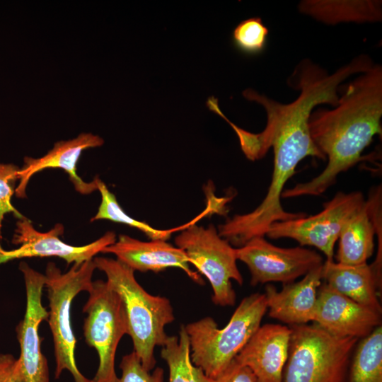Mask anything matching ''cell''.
Here are the masks:
<instances>
[{
    "mask_svg": "<svg viewBox=\"0 0 382 382\" xmlns=\"http://www.w3.org/2000/svg\"><path fill=\"white\" fill-rule=\"evenodd\" d=\"M83 308L86 313L83 334L88 346L94 348L99 364L91 382H117L115 359L119 342L128 333L126 313L120 295L107 281L92 282Z\"/></svg>",
    "mask_w": 382,
    "mask_h": 382,
    "instance_id": "8",
    "label": "cell"
},
{
    "mask_svg": "<svg viewBox=\"0 0 382 382\" xmlns=\"http://www.w3.org/2000/svg\"><path fill=\"white\" fill-rule=\"evenodd\" d=\"M289 85L300 92L289 103H281L250 88L243 91L245 99L261 105L266 112V126L260 133H251L233 124L222 112L219 104L214 103L210 107V111L224 118L234 130L241 149L248 160L260 159L270 149L273 150V172L265 198L254 210L241 214L238 218L242 230L252 237L265 236L274 222L303 216L301 212L284 209L281 198L284 185L303 158L311 156L326 160L312 140L308 122L317 105H336L337 83L325 72L308 67L296 71Z\"/></svg>",
    "mask_w": 382,
    "mask_h": 382,
    "instance_id": "1",
    "label": "cell"
},
{
    "mask_svg": "<svg viewBox=\"0 0 382 382\" xmlns=\"http://www.w3.org/2000/svg\"><path fill=\"white\" fill-rule=\"evenodd\" d=\"M0 382H25L18 358L0 354Z\"/></svg>",
    "mask_w": 382,
    "mask_h": 382,
    "instance_id": "27",
    "label": "cell"
},
{
    "mask_svg": "<svg viewBox=\"0 0 382 382\" xmlns=\"http://www.w3.org/2000/svg\"><path fill=\"white\" fill-rule=\"evenodd\" d=\"M175 243L185 252L190 265L209 282L214 303L233 306L236 293L231 280L241 285L243 279L237 266L236 248L219 234L216 227L191 224L175 237Z\"/></svg>",
    "mask_w": 382,
    "mask_h": 382,
    "instance_id": "7",
    "label": "cell"
},
{
    "mask_svg": "<svg viewBox=\"0 0 382 382\" xmlns=\"http://www.w3.org/2000/svg\"><path fill=\"white\" fill-rule=\"evenodd\" d=\"M19 269L25 285L26 309L23 319L16 327L21 349L18 359L25 382H50L48 363L41 351L39 335L40 324L48 319V311L42 303L45 274L25 262L20 263Z\"/></svg>",
    "mask_w": 382,
    "mask_h": 382,
    "instance_id": "12",
    "label": "cell"
},
{
    "mask_svg": "<svg viewBox=\"0 0 382 382\" xmlns=\"http://www.w3.org/2000/svg\"><path fill=\"white\" fill-rule=\"evenodd\" d=\"M366 203L361 192H338L316 214L272 224L265 236L272 239L289 238L301 246H313L331 260L334 247L347 220Z\"/></svg>",
    "mask_w": 382,
    "mask_h": 382,
    "instance_id": "9",
    "label": "cell"
},
{
    "mask_svg": "<svg viewBox=\"0 0 382 382\" xmlns=\"http://www.w3.org/2000/svg\"><path fill=\"white\" fill-rule=\"evenodd\" d=\"M161 356L168 366L169 382H212V378L192 363L184 325L180 327L178 336H168L161 347Z\"/></svg>",
    "mask_w": 382,
    "mask_h": 382,
    "instance_id": "22",
    "label": "cell"
},
{
    "mask_svg": "<svg viewBox=\"0 0 382 382\" xmlns=\"http://www.w3.org/2000/svg\"><path fill=\"white\" fill-rule=\"evenodd\" d=\"M298 8L301 13L328 25L382 20V1L379 0H303Z\"/></svg>",
    "mask_w": 382,
    "mask_h": 382,
    "instance_id": "20",
    "label": "cell"
},
{
    "mask_svg": "<svg viewBox=\"0 0 382 382\" xmlns=\"http://www.w3.org/2000/svg\"><path fill=\"white\" fill-rule=\"evenodd\" d=\"M345 382H382V326L362 338L352 353Z\"/></svg>",
    "mask_w": 382,
    "mask_h": 382,
    "instance_id": "21",
    "label": "cell"
},
{
    "mask_svg": "<svg viewBox=\"0 0 382 382\" xmlns=\"http://www.w3.org/2000/svg\"><path fill=\"white\" fill-rule=\"evenodd\" d=\"M322 277L323 282L337 292L381 313V276L372 265H349L326 260Z\"/></svg>",
    "mask_w": 382,
    "mask_h": 382,
    "instance_id": "18",
    "label": "cell"
},
{
    "mask_svg": "<svg viewBox=\"0 0 382 382\" xmlns=\"http://www.w3.org/2000/svg\"><path fill=\"white\" fill-rule=\"evenodd\" d=\"M382 66L374 64L346 85L333 109L318 108L309 122L311 137L328 163L310 181L284 190L282 198L319 196L339 174L361 159L376 135L382 134Z\"/></svg>",
    "mask_w": 382,
    "mask_h": 382,
    "instance_id": "2",
    "label": "cell"
},
{
    "mask_svg": "<svg viewBox=\"0 0 382 382\" xmlns=\"http://www.w3.org/2000/svg\"><path fill=\"white\" fill-rule=\"evenodd\" d=\"M212 382H256L252 371L238 363L235 359Z\"/></svg>",
    "mask_w": 382,
    "mask_h": 382,
    "instance_id": "28",
    "label": "cell"
},
{
    "mask_svg": "<svg viewBox=\"0 0 382 382\" xmlns=\"http://www.w3.org/2000/svg\"><path fill=\"white\" fill-rule=\"evenodd\" d=\"M377 229L370 202L366 201L342 228L338 238L337 262L349 265L367 263L374 250V236Z\"/></svg>",
    "mask_w": 382,
    "mask_h": 382,
    "instance_id": "19",
    "label": "cell"
},
{
    "mask_svg": "<svg viewBox=\"0 0 382 382\" xmlns=\"http://www.w3.org/2000/svg\"><path fill=\"white\" fill-rule=\"evenodd\" d=\"M313 322L332 336L359 340L381 325V313L323 282L318 289Z\"/></svg>",
    "mask_w": 382,
    "mask_h": 382,
    "instance_id": "13",
    "label": "cell"
},
{
    "mask_svg": "<svg viewBox=\"0 0 382 382\" xmlns=\"http://www.w3.org/2000/svg\"><path fill=\"white\" fill-rule=\"evenodd\" d=\"M98 190L101 195V202L96 214L91 221L96 220H110L135 228L145 233L151 240L167 241L171 234L178 231H183L199 220L197 217L189 223L171 229H158L149 224L137 220L129 216L119 204L115 195L111 192L106 185L98 178H96Z\"/></svg>",
    "mask_w": 382,
    "mask_h": 382,
    "instance_id": "23",
    "label": "cell"
},
{
    "mask_svg": "<svg viewBox=\"0 0 382 382\" xmlns=\"http://www.w3.org/2000/svg\"><path fill=\"white\" fill-rule=\"evenodd\" d=\"M20 168L12 163H0V239H1L2 221L5 214L13 213L18 219L23 216L12 204L11 199L15 193L16 182Z\"/></svg>",
    "mask_w": 382,
    "mask_h": 382,
    "instance_id": "26",
    "label": "cell"
},
{
    "mask_svg": "<svg viewBox=\"0 0 382 382\" xmlns=\"http://www.w3.org/2000/svg\"><path fill=\"white\" fill-rule=\"evenodd\" d=\"M96 265L93 260L73 264L62 273L54 262L47 265L45 286L49 301L47 322L52 332L56 361L55 378L64 370L69 371L74 382H91L79 370L75 359L76 337L71 327V308L74 299L92 285Z\"/></svg>",
    "mask_w": 382,
    "mask_h": 382,
    "instance_id": "6",
    "label": "cell"
},
{
    "mask_svg": "<svg viewBox=\"0 0 382 382\" xmlns=\"http://www.w3.org/2000/svg\"><path fill=\"white\" fill-rule=\"evenodd\" d=\"M237 259L248 267L250 284L294 282L324 263L316 251L302 246L281 248L268 242L265 236L253 238L236 248Z\"/></svg>",
    "mask_w": 382,
    "mask_h": 382,
    "instance_id": "10",
    "label": "cell"
},
{
    "mask_svg": "<svg viewBox=\"0 0 382 382\" xmlns=\"http://www.w3.org/2000/svg\"><path fill=\"white\" fill-rule=\"evenodd\" d=\"M323 265L310 271L300 281L284 284L280 291L267 284L264 295L269 316L291 326L313 321L317 292L323 281Z\"/></svg>",
    "mask_w": 382,
    "mask_h": 382,
    "instance_id": "17",
    "label": "cell"
},
{
    "mask_svg": "<svg viewBox=\"0 0 382 382\" xmlns=\"http://www.w3.org/2000/svg\"><path fill=\"white\" fill-rule=\"evenodd\" d=\"M120 369L121 376L117 382H164L163 369L156 367L152 372L147 371L134 351L122 358Z\"/></svg>",
    "mask_w": 382,
    "mask_h": 382,
    "instance_id": "25",
    "label": "cell"
},
{
    "mask_svg": "<svg viewBox=\"0 0 382 382\" xmlns=\"http://www.w3.org/2000/svg\"><path fill=\"white\" fill-rule=\"evenodd\" d=\"M102 253L115 255L117 260L134 271L159 272L169 267H177L195 283L204 284L201 275L190 268L185 252L166 241H142L122 234Z\"/></svg>",
    "mask_w": 382,
    "mask_h": 382,
    "instance_id": "14",
    "label": "cell"
},
{
    "mask_svg": "<svg viewBox=\"0 0 382 382\" xmlns=\"http://www.w3.org/2000/svg\"><path fill=\"white\" fill-rule=\"evenodd\" d=\"M267 311L264 294L254 293L242 299L221 329L209 316L185 325L192 363L209 378H216L257 330Z\"/></svg>",
    "mask_w": 382,
    "mask_h": 382,
    "instance_id": "4",
    "label": "cell"
},
{
    "mask_svg": "<svg viewBox=\"0 0 382 382\" xmlns=\"http://www.w3.org/2000/svg\"><path fill=\"white\" fill-rule=\"evenodd\" d=\"M64 233V226L57 224L47 232L37 231L31 221L25 217L18 219L12 243L19 247L6 250L0 245V265L12 260L33 257H58L67 265H80L93 260L94 256L114 243L117 238L113 231H108L93 242L75 246L62 241L59 236Z\"/></svg>",
    "mask_w": 382,
    "mask_h": 382,
    "instance_id": "11",
    "label": "cell"
},
{
    "mask_svg": "<svg viewBox=\"0 0 382 382\" xmlns=\"http://www.w3.org/2000/svg\"><path fill=\"white\" fill-rule=\"evenodd\" d=\"M291 333L286 325H260L235 359L252 371L256 382H283Z\"/></svg>",
    "mask_w": 382,
    "mask_h": 382,
    "instance_id": "16",
    "label": "cell"
},
{
    "mask_svg": "<svg viewBox=\"0 0 382 382\" xmlns=\"http://www.w3.org/2000/svg\"><path fill=\"white\" fill-rule=\"evenodd\" d=\"M104 140L92 133H81L76 138L56 142L52 149L40 158L25 156L22 168L18 172L19 184L16 187L17 197H26V188L30 179L35 173L47 168H61L69 177L75 190L82 195H88L98 190L96 178L90 182L83 181L77 174V163L83 151L101 146Z\"/></svg>",
    "mask_w": 382,
    "mask_h": 382,
    "instance_id": "15",
    "label": "cell"
},
{
    "mask_svg": "<svg viewBox=\"0 0 382 382\" xmlns=\"http://www.w3.org/2000/svg\"><path fill=\"white\" fill-rule=\"evenodd\" d=\"M96 269L103 272L107 282L120 295L124 304L128 333L134 350L143 367L151 371L156 365L154 349L163 347L168 335L166 325L175 320L170 300L148 293L138 283L134 271L117 259L93 258Z\"/></svg>",
    "mask_w": 382,
    "mask_h": 382,
    "instance_id": "3",
    "label": "cell"
},
{
    "mask_svg": "<svg viewBox=\"0 0 382 382\" xmlns=\"http://www.w3.org/2000/svg\"><path fill=\"white\" fill-rule=\"evenodd\" d=\"M290 328L283 382H345L358 339L332 336L315 323Z\"/></svg>",
    "mask_w": 382,
    "mask_h": 382,
    "instance_id": "5",
    "label": "cell"
},
{
    "mask_svg": "<svg viewBox=\"0 0 382 382\" xmlns=\"http://www.w3.org/2000/svg\"><path fill=\"white\" fill-rule=\"evenodd\" d=\"M268 28L261 18L251 17L241 21L231 33L232 45L240 53L250 57L262 54L266 48Z\"/></svg>",
    "mask_w": 382,
    "mask_h": 382,
    "instance_id": "24",
    "label": "cell"
}]
</instances>
